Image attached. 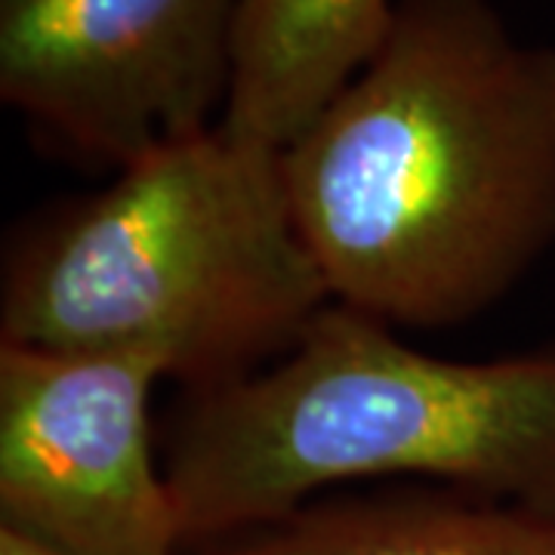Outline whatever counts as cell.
Masks as SVG:
<instances>
[{
	"mask_svg": "<svg viewBox=\"0 0 555 555\" xmlns=\"http://www.w3.org/2000/svg\"><path fill=\"white\" fill-rule=\"evenodd\" d=\"M198 555H555V516L454 488L318 496Z\"/></svg>",
	"mask_w": 555,
	"mask_h": 555,
	"instance_id": "obj_7",
	"label": "cell"
},
{
	"mask_svg": "<svg viewBox=\"0 0 555 555\" xmlns=\"http://www.w3.org/2000/svg\"><path fill=\"white\" fill-rule=\"evenodd\" d=\"M241 0H0V100L120 170L225 115Z\"/></svg>",
	"mask_w": 555,
	"mask_h": 555,
	"instance_id": "obj_4",
	"label": "cell"
},
{
	"mask_svg": "<svg viewBox=\"0 0 555 555\" xmlns=\"http://www.w3.org/2000/svg\"><path fill=\"white\" fill-rule=\"evenodd\" d=\"M160 463L192 546L364 478H426L555 516V352L426 356L331 302L266 371L182 392Z\"/></svg>",
	"mask_w": 555,
	"mask_h": 555,
	"instance_id": "obj_3",
	"label": "cell"
},
{
	"mask_svg": "<svg viewBox=\"0 0 555 555\" xmlns=\"http://www.w3.org/2000/svg\"><path fill=\"white\" fill-rule=\"evenodd\" d=\"M0 555H60V553H50V550H43V546H38V543H31V540H25V537L0 528Z\"/></svg>",
	"mask_w": 555,
	"mask_h": 555,
	"instance_id": "obj_8",
	"label": "cell"
},
{
	"mask_svg": "<svg viewBox=\"0 0 555 555\" xmlns=\"http://www.w3.org/2000/svg\"><path fill=\"white\" fill-rule=\"evenodd\" d=\"M281 160L334 302L463 327L555 247V47L518 40L494 0H398Z\"/></svg>",
	"mask_w": 555,
	"mask_h": 555,
	"instance_id": "obj_1",
	"label": "cell"
},
{
	"mask_svg": "<svg viewBox=\"0 0 555 555\" xmlns=\"http://www.w3.org/2000/svg\"><path fill=\"white\" fill-rule=\"evenodd\" d=\"M145 352L0 343V528L60 555H177Z\"/></svg>",
	"mask_w": 555,
	"mask_h": 555,
	"instance_id": "obj_5",
	"label": "cell"
},
{
	"mask_svg": "<svg viewBox=\"0 0 555 555\" xmlns=\"http://www.w3.org/2000/svg\"><path fill=\"white\" fill-rule=\"evenodd\" d=\"M398 0H241L222 127L287 149L379 50Z\"/></svg>",
	"mask_w": 555,
	"mask_h": 555,
	"instance_id": "obj_6",
	"label": "cell"
},
{
	"mask_svg": "<svg viewBox=\"0 0 555 555\" xmlns=\"http://www.w3.org/2000/svg\"><path fill=\"white\" fill-rule=\"evenodd\" d=\"M331 302L281 149L217 124L13 229L0 343L145 352L204 392L275 364Z\"/></svg>",
	"mask_w": 555,
	"mask_h": 555,
	"instance_id": "obj_2",
	"label": "cell"
}]
</instances>
